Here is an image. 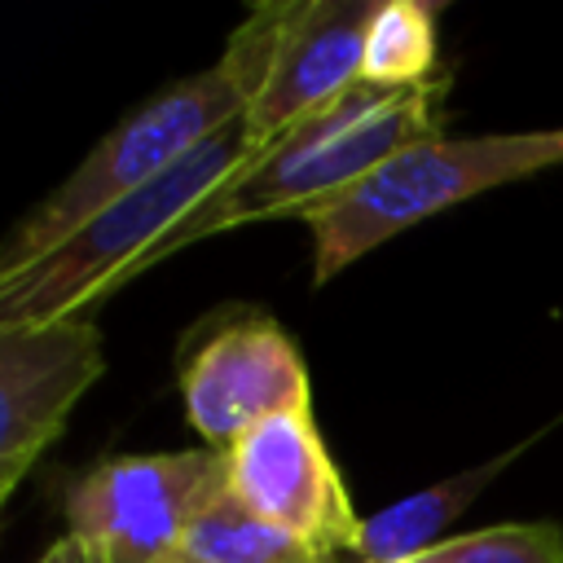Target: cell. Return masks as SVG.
<instances>
[{
  "instance_id": "7a4b0ae2",
  "label": "cell",
  "mask_w": 563,
  "mask_h": 563,
  "mask_svg": "<svg viewBox=\"0 0 563 563\" xmlns=\"http://www.w3.org/2000/svg\"><path fill=\"white\" fill-rule=\"evenodd\" d=\"M251 154H255V141L246 123L233 119L216 136H207L194 154H185L167 176L106 207L101 216L79 224L70 238L48 246L35 264L4 277L0 282V334L75 321L92 299L132 282L141 268L154 264L158 242L194 207H202Z\"/></svg>"
},
{
  "instance_id": "9c48e42d",
  "label": "cell",
  "mask_w": 563,
  "mask_h": 563,
  "mask_svg": "<svg viewBox=\"0 0 563 563\" xmlns=\"http://www.w3.org/2000/svg\"><path fill=\"white\" fill-rule=\"evenodd\" d=\"M106 369L101 330L88 317L0 334V466L35 462L70 409Z\"/></svg>"
},
{
  "instance_id": "52a82bcc",
  "label": "cell",
  "mask_w": 563,
  "mask_h": 563,
  "mask_svg": "<svg viewBox=\"0 0 563 563\" xmlns=\"http://www.w3.org/2000/svg\"><path fill=\"white\" fill-rule=\"evenodd\" d=\"M229 493L260 519L308 541L325 559L352 550L361 519L312 422V409L277 413L224 449Z\"/></svg>"
},
{
  "instance_id": "5b68a950",
  "label": "cell",
  "mask_w": 563,
  "mask_h": 563,
  "mask_svg": "<svg viewBox=\"0 0 563 563\" xmlns=\"http://www.w3.org/2000/svg\"><path fill=\"white\" fill-rule=\"evenodd\" d=\"M374 9L378 0H273L251 9L220 62L242 84V123L255 150L361 79Z\"/></svg>"
},
{
  "instance_id": "8fae6325",
  "label": "cell",
  "mask_w": 563,
  "mask_h": 563,
  "mask_svg": "<svg viewBox=\"0 0 563 563\" xmlns=\"http://www.w3.org/2000/svg\"><path fill=\"white\" fill-rule=\"evenodd\" d=\"M167 563H330L308 541L246 510L229 488L189 523Z\"/></svg>"
},
{
  "instance_id": "7c38bea8",
  "label": "cell",
  "mask_w": 563,
  "mask_h": 563,
  "mask_svg": "<svg viewBox=\"0 0 563 563\" xmlns=\"http://www.w3.org/2000/svg\"><path fill=\"white\" fill-rule=\"evenodd\" d=\"M361 79L378 88H418L435 79V9L422 0H378L365 31Z\"/></svg>"
},
{
  "instance_id": "9a60e30c",
  "label": "cell",
  "mask_w": 563,
  "mask_h": 563,
  "mask_svg": "<svg viewBox=\"0 0 563 563\" xmlns=\"http://www.w3.org/2000/svg\"><path fill=\"white\" fill-rule=\"evenodd\" d=\"M31 466H35V462H4V466H0V515H4V506H9L13 488L22 484V475H26Z\"/></svg>"
},
{
  "instance_id": "ba28073f",
  "label": "cell",
  "mask_w": 563,
  "mask_h": 563,
  "mask_svg": "<svg viewBox=\"0 0 563 563\" xmlns=\"http://www.w3.org/2000/svg\"><path fill=\"white\" fill-rule=\"evenodd\" d=\"M194 431L211 449H229L251 427L312 409V387L295 339L273 317H238L211 330L180 369Z\"/></svg>"
},
{
  "instance_id": "277c9868",
  "label": "cell",
  "mask_w": 563,
  "mask_h": 563,
  "mask_svg": "<svg viewBox=\"0 0 563 563\" xmlns=\"http://www.w3.org/2000/svg\"><path fill=\"white\" fill-rule=\"evenodd\" d=\"M242 110H246L242 84L224 62L154 92L145 106H136L128 119H119L84 154V163L0 238V282L22 273L26 264H35L48 246L70 238L79 224H88L106 207H114V202L141 194L145 185H154L158 176H167L207 136H216L224 123L242 119Z\"/></svg>"
},
{
  "instance_id": "4fadbf2b",
  "label": "cell",
  "mask_w": 563,
  "mask_h": 563,
  "mask_svg": "<svg viewBox=\"0 0 563 563\" xmlns=\"http://www.w3.org/2000/svg\"><path fill=\"white\" fill-rule=\"evenodd\" d=\"M405 563H563L559 523H497L449 537Z\"/></svg>"
},
{
  "instance_id": "3957f363",
  "label": "cell",
  "mask_w": 563,
  "mask_h": 563,
  "mask_svg": "<svg viewBox=\"0 0 563 563\" xmlns=\"http://www.w3.org/2000/svg\"><path fill=\"white\" fill-rule=\"evenodd\" d=\"M563 163V128L497 132V136H427L378 163L365 180L308 211L312 282L325 286L352 260L387 238L484 194Z\"/></svg>"
},
{
  "instance_id": "30bf717a",
  "label": "cell",
  "mask_w": 563,
  "mask_h": 563,
  "mask_svg": "<svg viewBox=\"0 0 563 563\" xmlns=\"http://www.w3.org/2000/svg\"><path fill=\"white\" fill-rule=\"evenodd\" d=\"M515 453H501L484 466H471V471H457L422 493H409L391 506H383L378 515L361 519L356 537H352V554L356 563H405L431 545H440V532L484 493V484L510 462Z\"/></svg>"
},
{
  "instance_id": "8992f818",
  "label": "cell",
  "mask_w": 563,
  "mask_h": 563,
  "mask_svg": "<svg viewBox=\"0 0 563 563\" xmlns=\"http://www.w3.org/2000/svg\"><path fill=\"white\" fill-rule=\"evenodd\" d=\"M229 488L224 449L132 453L84 471L66 493V532L97 563H167L189 523Z\"/></svg>"
},
{
  "instance_id": "6da1fadb",
  "label": "cell",
  "mask_w": 563,
  "mask_h": 563,
  "mask_svg": "<svg viewBox=\"0 0 563 563\" xmlns=\"http://www.w3.org/2000/svg\"><path fill=\"white\" fill-rule=\"evenodd\" d=\"M449 79L435 75L418 88H378L356 79L347 92L286 128L277 141L255 150L202 207H194L154 251V264L198 238L277 220V216H308L321 202L339 198L356 180H365L378 163L400 154L413 141L435 136L440 101Z\"/></svg>"
},
{
  "instance_id": "5bb4252c",
  "label": "cell",
  "mask_w": 563,
  "mask_h": 563,
  "mask_svg": "<svg viewBox=\"0 0 563 563\" xmlns=\"http://www.w3.org/2000/svg\"><path fill=\"white\" fill-rule=\"evenodd\" d=\"M40 563H97V559H92V550H88L75 532H62V537L40 554Z\"/></svg>"
}]
</instances>
